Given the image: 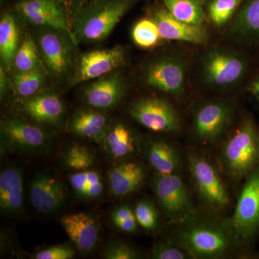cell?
Returning a JSON list of instances; mask_svg holds the SVG:
<instances>
[{
    "label": "cell",
    "mask_w": 259,
    "mask_h": 259,
    "mask_svg": "<svg viewBox=\"0 0 259 259\" xmlns=\"http://www.w3.org/2000/svg\"><path fill=\"white\" fill-rule=\"evenodd\" d=\"M153 259H185L187 258L185 252L180 248L167 244L158 243L153 246L151 253Z\"/></svg>",
    "instance_id": "obj_38"
},
{
    "label": "cell",
    "mask_w": 259,
    "mask_h": 259,
    "mask_svg": "<svg viewBox=\"0 0 259 259\" xmlns=\"http://www.w3.org/2000/svg\"><path fill=\"white\" fill-rule=\"evenodd\" d=\"M223 156L227 171L237 180L259 166V132L251 119L242 121L225 145Z\"/></svg>",
    "instance_id": "obj_4"
},
{
    "label": "cell",
    "mask_w": 259,
    "mask_h": 259,
    "mask_svg": "<svg viewBox=\"0 0 259 259\" xmlns=\"http://www.w3.org/2000/svg\"><path fill=\"white\" fill-rule=\"evenodd\" d=\"M139 0H90L70 22L75 40L93 44L110 35L121 19Z\"/></svg>",
    "instance_id": "obj_1"
},
{
    "label": "cell",
    "mask_w": 259,
    "mask_h": 259,
    "mask_svg": "<svg viewBox=\"0 0 259 259\" xmlns=\"http://www.w3.org/2000/svg\"><path fill=\"white\" fill-rule=\"evenodd\" d=\"M109 125L106 116L96 109L88 108L76 112L70 119L68 128L81 137L102 143Z\"/></svg>",
    "instance_id": "obj_22"
},
{
    "label": "cell",
    "mask_w": 259,
    "mask_h": 259,
    "mask_svg": "<svg viewBox=\"0 0 259 259\" xmlns=\"http://www.w3.org/2000/svg\"><path fill=\"white\" fill-rule=\"evenodd\" d=\"M71 188L81 198L95 199L102 195L104 190L101 175L95 170L76 171L69 175Z\"/></svg>",
    "instance_id": "obj_29"
},
{
    "label": "cell",
    "mask_w": 259,
    "mask_h": 259,
    "mask_svg": "<svg viewBox=\"0 0 259 259\" xmlns=\"http://www.w3.org/2000/svg\"><path fill=\"white\" fill-rule=\"evenodd\" d=\"M150 17L157 25L163 40L206 44L208 39L204 26L191 25L173 16L163 4L155 5L149 10Z\"/></svg>",
    "instance_id": "obj_14"
},
{
    "label": "cell",
    "mask_w": 259,
    "mask_h": 259,
    "mask_svg": "<svg viewBox=\"0 0 259 259\" xmlns=\"http://www.w3.org/2000/svg\"><path fill=\"white\" fill-rule=\"evenodd\" d=\"M93 153L84 146L75 145L64 153V163L66 167L74 171L90 169L95 163Z\"/></svg>",
    "instance_id": "obj_33"
},
{
    "label": "cell",
    "mask_w": 259,
    "mask_h": 259,
    "mask_svg": "<svg viewBox=\"0 0 259 259\" xmlns=\"http://www.w3.org/2000/svg\"><path fill=\"white\" fill-rule=\"evenodd\" d=\"M136 220L139 225L147 231L156 229L158 225L157 209L151 201L141 199L134 209Z\"/></svg>",
    "instance_id": "obj_34"
},
{
    "label": "cell",
    "mask_w": 259,
    "mask_h": 259,
    "mask_svg": "<svg viewBox=\"0 0 259 259\" xmlns=\"http://www.w3.org/2000/svg\"><path fill=\"white\" fill-rule=\"evenodd\" d=\"M187 65L185 56L180 53H161L145 63L141 71V81L148 88L172 97H183L187 89Z\"/></svg>",
    "instance_id": "obj_3"
},
{
    "label": "cell",
    "mask_w": 259,
    "mask_h": 259,
    "mask_svg": "<svg viewBox=\"0 0 259 259\" xmlns=\"http://www.w3.org/2000/svg\"><path fill=\"white\" fill-rule=\"evenodd\" d=\"M152 188L158 204L171 223L188 222L195 209L183 181L176 174L158 175L153 178Z\"/></svg>",
    "instance_id": "obj_7"
},
{
    "label": "cell",
    "mask_w": 259,
    "mask_h": 259,
    "mask_svg": "<svg viewBox=\"0 0 259 259\" xmlns=\"http://www.w3.org/2000/svg\"><path fill=\"white\" fill-rule=\"evenodd\" d=\"M249 90L250 93L253 94L259 101V80L253 81V82L250 84Z\"/></svg>",
    "instance_id": "obj_41"
},
{
    "label": "cell",
    "mask_w": 259,
    "mask_h": 259,
    "mask_svg": "<svg viewBox=\"0 0 259 259\" xmlns=\"http://www.w3.org/2000/svg\"><path fill=\"white\" fill-rule=\"evenodd\" d=\"M126 90L125 76L120 69L102 76L87 85L83 102L96 110H107L116 106L123 98Z\"/></svg>",
    "instance_id": "obj_15"
},
{
    "label": "cell",
    "mask_w": 259,
    "mask_h": 259,
    "mask_svg": "<svg viewBox=\"0 0 259 259\" xmlns=\"http://www.w3.org/2000/svg\"><path fill=\"white\" fill-rule=\"evenodd\" d=\"M114 226L124 233H135L138 229L137 220L134 210L128 206L123 205L117 207L111 214Z\"/></svg>",
    "instance_id": "obj_35"
},
{
    "label": "cell",
    "mask_w": 259,
    "mask_h": 259,
    "mask_svg": "<svg viewBox=\"0 0 259 259\" xmlns=\"http://www.w3.org/2000/svg\"><path fill=\"white\" fill-rule=\"evenodd\" d=\"M130 114L139 124L153 132H176L180 128V117L177 110L161 97L139 99L133 104Z\"/></svg>",
    "instance_id": "obj_12"
},
{
    "label": "cell",
    "mask_w": 259,
    "mask_h": 259,
    "mask_svg": "<svg viewBox=\"0 0 259 259\" xmlns=\"http://www.w3.org/2000/svg\"><path fill=\"white\" fill-rule=\"evenodd\" d=\"M246 61L236 50L226 47L210 49L202 57L200 73L204 83L212 88L235 86L246 71Z\"/></svg>",
    "instance_id": "obj_6"
},
{
    "label": "cell",
    "mask_w": 259,
    "mask_h": 259,
    "mask_svg": "<svg viewBox=\"0 0 259 259\" xmlns=\"http://www.w3.org/2000/svg\"><path fill=\"white\" fill-rule=\"evenodd\" d=\"M233 109L223 102H209L197 109L193 117L194 134L205 141H214L225 132L231 122Z\"/></svg>",
    "instance_id": "obj_16"
},
{
    "label": "cell",
    "mask_w": 259,
    "mask_h": 259,
    "mask_svg": "<svg viewBox=\"0 0 259 259\" xmlns=\"http://www.w3.org/2000/svg\"><path fill=\"white\" fill-rule=\"evenodd\" d=\"M49 78L44 69L26 72L13 71L10 77V88L14 96L18 99L28 98L42 92Z\"/></svg>",
    "instance_id": "obj_28"
},
{
    "label": "cell",
    "mask_w": 259,
    "mask_h": 259,
    "mask_svg": "<svg viewBox=\"0 0 259 259\" xmlns=\"http://www.w3.org/2000/svg\"><path fill=\"white\" fill-rule=\"evenodd\" d=\"M18 15L14 9L7 10L0 19V59L7 72L13 71V61L20 47Z\"/></svg>",
    "instance_id": "obj_23"
},
{
    "label": "cell",
    "mask_w": 259,
    "mask_h": 259,
    "mask_svg": "<svg viewBox=\"0 0 259 259\" xmlns=\"http://www.w3.org/2000/svg\"><path fill=\"white\" fill-rule=\"evenodd\" d=\"M139 256L137 250L131 245L120 242L112 243L104 253V258L107 259H135Z\"/></svg>",
    "instance_id": "obj_37"
},
{
    "label": "cell",
    "mask_w": 259,
    "mask_h": 259,
    "mask_svg": "<svg viewBox=\"0 0 259 259\" xmlns=\"http://www.w3.org/2000/svg\"><path fill=\"white\" fill-rule=\"evenodd\" d=\"M245 0H208L206 4L207 18L215 28H222L231 23Z\"/></svg>",
    "instance_id": "obj_31"
},
{
    "label": "cell",
    "mask_w": 259,
    "mask_h": 259,
    "mask_svg": "<svg viewBox=\"0 0 259 259\" xmlns=\"http://www.w3.org/2000/svg\"><path fill=\"white\" fill-rule=\"evenodd\" d=\"M53 1L60 5L61 8L66 11L70 23L75 13L90 0H53Z\"/></svg>",
    "instance_id": "obj_39"
},
{
    "label": "cell",
    "mask_w": 259,
    "mask_h": 259,
    "mask_svg": "<svg viewBox=\"0 0 259 259\" xmlns=\"http://www.w3.org/2000/svg\"><path fill=\"white\" fill-rule=\"evenodd\" d=\"M75 255L74 250L67 245H58L46 248L31 255L33 259H71Z\"/></svg>",
    "instance_id": "obj_36"
},
{
    "label": "cell",
    "mask_w": 259,
    "mask_h": 259,
    "mask_svg": "<svg viewBox=\"0 0 259 259\" xmlns=\"http://www.w3.org/2000/svg\"><path fill=\"white\" fill-rule=\"evenodd\" d=\"M13 9L34 26L61 29L73 35L66 11L53 0H18Z\"/></svg>",
    "instance_id": "obj_13"
},
{
    "label": "cell",
    "mask_w": 259,
    "mask_h": 259,
    "mask_svg": "<svg viewBox=\"0 0 259 259\" xmlns=\"http://www.w3.org/2000/svg\"><path fill=\"white\" fill-rule=\"evenodd\" d=\"M233 241L231 233L219 227L199 225L187 228L180 236L184 249L198 258H217L228 250Z\"/></svg>",
    "instance_id": "obj_10"
},
{
    "label": "cell",
    "mask_w": 259,
    "mask_h": 259,
    "mask_svg": "<svg viewBox=\"0 0 259 259\" xmlns=\"http://www.w3.org/2000/svg\"><path fill=\"white\" fill-rule=\"evenodd\" d=\"M233 241L245 245L259 231V166L246 177L235 212L228 222Z\"/></svg>",
    "instance_id": "obj_5"
},
{
    "label": "cell",
    "mask_w": 259,
    "mask_h": 259,
    "mask_svg": "<svg viewBox=\"0 0 259 259\" xmlns=\"http://www.w3.org/2000/svg\"><path fill=\"white\" fill-rule=\"evenodd\" d=\"M61 226L76 248L84 253L93 251L99 241V226L93 216L85 212L63 216Z\"/></svg>",
    "instance_id": "obj_19"
},
{
    "label": "cell",
    "mask_w": 259,
    "mask_h": 259,
    "mask_svg": "<svg viewBox=\"0 0 259 259\" xmlns=\"http://www.w3.org/2000/svg\"><path fill=\"white\" fill-rule=\"evenodd\" d=\"M175 18L191 25L204 26L208 21L204 9L208 0H161Z\"/></svg>",
    "instance_id": "obj_27"
},
{
    "label": "cell",
    "mask_w": 259,
    "mask_h": 259,
    "mask_svg": "<svg viewBox=\"0 0 259 259\" xmlns=\"http://www.w3.org/2000/svg\"><path fill=\"white\" fill-rule=\"evenodd\" d=\"M189 167L196 189L204 203L214 210L226 208L229 204V195L212 163L202 156L192 153L189 157Z\"/></svg>",
    "instance_id": "obj_11"
},
{
    "label": "cell",
    "mask_w": 259,
    "mask_h": 259,
    "mask_svg": "<svg viewBox=\"0 0 259 259\" xmlns=\"http://www.w3.org/2000/svg\"><path fill=\"white\" fill-rule=\"evenodd\" d=\"M146 177V169L141 163L123 162L109 171L110 192L115 197L129 195L142 187Z\"/></svg>",
    "instance_id": "obj_20"
},
{
    "label": "cell",
    "mask_w": 259,
    "mask_h": 259,
    "mask_svg": "<svg viewBox=\"0 0 259 259\" xmlns=\"http://www.w3.org/2000/svg\"><path fill=\"white\" fill-rule=\"evenodd\" d=\"M23 175L20 170L8 168L0 175V207L10 215L21 214L23 211Z\"/></svg>",
    "instance_id": "obj_21"
},
{
    "label": "cell",
    "mask_w": 259,
    "mask_h": 259,
    "mask_svg": "<svg viewBox=\"0 0 259 259\" xmlns=\"http://www.w3.org/2000/svg\"><path fill=\"white\" fill-rule=\"evenodd\" d=\"M150 165L158 175L176 174L180 166V157L175 148L163 141H153L146 150Z\"/></svg>",
    "instance_id": "obj_26"
},
{
    "label": "cell",
    "mask_w": 259,
    "mask_h": 259,
    "mask_svg": "<svg viewBox=\"0 0 259 259\" xmlns=\"http://www.w3.org/2000/svg\"><path fill=\"white\" fill-rule=\"evenodd\" d=\"M37 69L46 70L33 36L27 31L15 56L13 71L26 72Z\"/></svg>",
    "instance_id": "obj_30"
},
{
    "label": "cell",
    "mask_w": 259,
    "mask_h": 259,
    "mask_svg": "<svg viewBox=\"0 0 259 259\" xmlns=\"http://www.w3.org/2000/svg\"><path fill=\"white\" fill-rule=\"evenodd\" d=\"M66 198L64 185L55 177L39 174L30 182V202L37 212L42 214L55 212L62 207Z\"/></svg>",
    "instance_id": "obj_18"
},
{
    "label": "cell",
    "mask_w": 259,
    "mask_h": 259,
    "mask_svg": "<svg viewBox=\"0 0 259 259\" xmlns=\"http://www.w3.org/2000/svg\"><path fill=\"white\" fill-rule=\"evenodd\" d=\"M126 59L127 52L125 47L120 45L84 53L76 59L68 81L69 88H74L79 83L98 79L120 69L125 65Z\"/></svg>",
    "instance_id": "obj_9"
},
{
    "label": "cell",
    "mask_w": 259,
    "mask_h": 259,
    "mask_svg": "<svg viewBox=\"0 0 259 259\" xmlns=\"http://www.w3.org/2000/svg\"><path fill=\"white\" fill-rule=\"evenodd\" d=\"M1 150L19 153H39L48 147L49 135L38 126L18 116H5L0 123Z\"/></svg>",
    "instance_id": "obj_8"
},
{
    "label": "cell",
    "mask_w": 259,
    "mask_h": 259,
    "mask_svg": "<svg viewBox=\"0 0 259 259\" xmlns=\"http://www.w3.org/2000/svg\"><path fill=\"white\" fill-rule=\"evenodd\" d=\"M133 40L141 49H151L156 47L163 40L156 23L150 18L138 20L131 31Z\"/></svg>",
    "instance_id": "obj_32"
},
{
    "label": "cell",
    "mask_w": 259,
    "mask_h": 259,
    "mask_svg": "<svg viewBox=\"0 0 259 259\" xmlns=\"http://www.w3.org/2000/svg\"><path fill=\"white\" fill-rule=\"evenodd\" d=\"M49 77L60 82L72 74L76 64L78 42L66 30L47 26L35 27L32 35Z\"/></svg>",
    "instance_id": "obj_2"
},
{
    "label": "cell",
    "mask_w": 259,
    "mask_h": 259,
    "mask_svg": "<svg viewBox=\"0 0 259 259\" xmlns=\"http://www.w3.org/2000/svg\"><path fill=\"white\" fill-rule=\"evenodd\" d=\"M17 108L37 125L55 126L65 113L64 102L56 94L40 92L28 98L19 99Z\"/></svg>",
    "instance_id": "obj_17"
},
{
    "label": "cell",
    "mask_w": 259,
    "mask_h": 259,
    "mask_svg": "<svg viewBox=\"0 0 259 259\" xmlns=\"http://www.w3.org/2000/svg\"><path fill=\"white\" fill-rule=\"evenodd\" d=\"M8 72L6 70L0 66V95L1 100H3L7 95L8 90H11L10 88V81Z\"/></svg>",
    "instance_id": "obj_40"
},
{
    "label": "cell",
    "mask_w": 259,
    "mask_h": 259,
    "mask_svg": "<svg viewBox=\"0 0 259 259\" xmlns=\"http://www.w3.org/2000/svg\"><path fill=\"white\" fill-rule=\"evenodd\" d=\"M102 143L109 154L115 160L132 156L137 148V141L132 130L120 122L109 125Z\"/></svg>",
    "instance_id": "obj_25"
},
{
    "label": "cell",
    "mask_w": 259,
    "mask_h": 259,
    "mask_svg": "<svg viewBox=\"0 0 259 259\" xmlns=\"http://www.w3.org/2000/svg\"><path fill=\"white\" fill-rule=\"evenodd\" d=\"M230 34L240 40L259 38V0H248L230 23Z\"/></svg>",
    "instance_id": "obj_24"
}]
</instances>
